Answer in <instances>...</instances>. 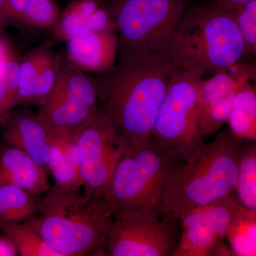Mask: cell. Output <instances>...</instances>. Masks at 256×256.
<instances>
[{
  "instance_id": "6da1fadb",
  "label": "cell",
  "mask_w": 256,
  "mask_h": 256,
  "mask_svg": "<svg viewBox=\"0 0 256 256\" xmlns=\"http://www.w3.org/2000/svg\"><path fill=\"white\" fill-rule=\"evenodd\" d=\"M180 69L166 54L124 55L96 80L99 107L129 146L150 140L166 90Z\"/></svg>"
},
{
  "instance_id": "7a4b0ae2",
  "label": "cell",
  "mask_w": 256,
  "mask_h": 256,
  "mask_svg": "<svg viewBox=\"0 0 256 256\" xmlns=\"http://www.w3.org/2000/svg\"><path fill=\"white\" fill-rule=\"evenodd\" d=\"M26 220L62 256H106L112 214L105 198L55 185Z\"/></svg>"
},
{
  "instance_id": "3957f363",
  "label": "cell",
  "mask_w": 256,
  "mask_h": 256,
  "mask_svg": "<svg viewBox=\"0 0 256 256\" xmlns=\"http://www.w3.org/2000/svg\"><path fill=\"white\" fill-rule=\"evenodd\" d=\"M242 141L230 130H224L205 144L197 158L178 165L165 186L160 216L180 220L193 208L234 192Z\"/></svg>"
},
{
  "instance_id": "277c9868",
  "label": "cell",
  "mask_w": 256,
  "mask_h": 256,
  "mask_svg": "<svg viewBox=\"0 0 256 256\" xmlns=\"http://www.w3.org/2000/svg\"><path fill=\"white\" fill-rule=\"evenodd\" d=\"M246 52L232 12L212 3L186 8L165 54L203 78L239 63Z\"/></svg>"
},
{
  "instance_id": "5b68a950",
  "label": "cell",
  "mask_w": 256,
  "mask_h": 256,
  "mask_svg": "<svg viewBox=\"0 0 256 256\" xmlns=\"http://www.w3.org/2000/svg\"><path fill=\"white\" fill-rule=\"evenodd\" d=\"M181 163L153 138L142 146H128L104 196L112 216L142 212L160 216L168 178Z\"/></svg>"
},
{
  "instance_id": "8992f818",
  "label": "cell",
  "mask_w": 256,
  "mask_h": 256,
  "mask_svg": "<svg viewBox=\"0 0 256 256\" xmlns=\"http://www.w3.org/2000/svg\"><path fill=\"white\" fill-rule=\"evenodd\" d=\"M186 8V0H114L121 56L166 53Z\"/></svg>"
},
{
  "instance_id": "52a82bcc",
  "label": "cell",
  "mask_w": 256,
  "mask_h": 256,
  "mask_svg": "<svg viewBox=\"0 0 256 256\" xmlns=\"http://www.w3.org/2000/svg\"><path fill=\"white\" fill-rule=\"evenodd\" d=\"M202 76L181 68L166 90L152 131L156 140L170 156L182 162L200 156L205 140L198 122V88Z\"/></svg>"
},
{
  "instance_id": "ba28073f",
  "label": "cell",
  "mask_w": 256,
  "mask_h": 256,
  "mask_svg": "<svg viewBox=\"0 0 256 256\" xmlns=\"http://www.w3.org/2000/svg\"><path fill=\"white\" fill-rule=\"evenodd\" d=\"M99 109L96 80L62 58L54 87L37 116L52 136L73 134Z\"/></svg>"
},
{
  "instance_id": "9c48e42d",
  "label": "cell",
  "mask_w": 256,
  "mask_h": 256,
  "mask_svg": "<svg viewBox=\"0 0 256 256\" xmlns=\"http://www.w3.org/2000/svg\"><path fill=\"white\" fill-rule=\"evenodd\" d=\"M72 136L78 152L84 193L104 198L114 170L129 144L100 107L97 114Z\"/></svg>"
},
{
  "instance_id": "30bf717a",
  "label": "cell",
  "mask_w": 256,
  "mask_h": 256,
  "mask_svg": "<svg viewBox=\"0 0 256 256\" xmlns=\"http://www.w3.org/2000/svg\"><path fill=\"white\" fill-rule=\"evenodd\" d=\"M174 220L156 212H124L112 216L106 256H172L178 242Z\"/></svg>"
},
{
  "instance_id": "8fae6325",
  "label": "cell",
  "mask_w": 256,
  "mask_h": 256,
  "mask_svg": "<svg viewBox=\"0 0 256 256\" xmlns=\"http://www.w3.org/2000/svg\"><path fill=\"white\" fill-rule=\"evenodd\" d=\"M240 206L233 192L215 201L198 206L183 216L181 236L172 256H228L224 242L234 213Z\"/></svg>"
},
{
  "instance_id": "7c38bea8",
  "label": "cell",
  "mask_w": 256,
  "mask_h": 256,
  "mask_svg": "<svg viewBox=\"0 0 256 256\" xmlns=\"http://www.w3.org/2000/svg\"><path fill=\"white\" fill-rule=\"evenodd\" d=\"M3 139L23 151L37 164L46 170L50 156L52 133L43 121L26 110L10 111L2 122Z\"/></svg>"
},
{
  "instance_id": "4fadbf2b",
  "label": "cell",
  "mask_w": 256,
  "mask_h": 256,
  "mask_svg": "<svg viewBox=\"0 0 256 256\" xmlns=\"http://www.w3.org/2000/svg\"><path fill=\"white\" fill-rule=\"evenodd\" d=\"M114 30L84 32L67 41L66 58L82 72L104 74L116 65L118 36Z\"/></svg>"
},
{
  "instance_id": "5bb4252c",
  "label": "cell",
  "mask_w": 256,
  "mask_h": 256,
  "mask_svg": "<svg viewBox=\"0 0 256 256\" xmlns=\"http://www.w3.org/2000/svg\"><path fill=\"white\" fill-rule=\"evenodd\" d=\"M116 30L108 10L99 0H76L66 6L54 26L58 40L67 42L88 31Z\"/></svg>"
},
{
  "instance_id": "9a60e30c",
  "label": "cell",
  "mask_w": 256,
  "mask_h": 256,
  "mask_svg": "<svg viewBox=\"0 0 256 256\" xmlns=\"http://www.w3.org/2000/svg\"><path fill=\"white\" fill-rule=\"evenodd\" d=\"M0 184L16 185L36 196L50 188L46 170L5 142L0 144Z\"/></svg>"
},
{
  "instance_id": "2e32d148",
  "label": "cell",
  "mask_w": 256,
  "mask_h": 256,
  "mask_svg": "<svg viewBox=\"0 0 256 256\" xmlns=\"http://www.w3.org/2000/svg\"><path fill=\"white\" fill-rule=\"evenodd\" d=\"M47 169L53 174L56 185L74 191L82 188L78 152L72 136H52Z\"/></svg>"
},
{
  "instance_id": "e0dca14e",
  "label": "cell",
  "mask_w": 256,
  "mask_h": 256,
  "mask_svg": "<svg viewBox=\"0 0 256 256\" xmlns=\"http://www.w3.org/2000/svg\"><path fill=\"white\" fill-rule=\"evenodd\" d=\"M255 78L242 82L236 90L228 120L229 130L242 140H256Z\"/></svg>"
},
{
  "instance_id": "ac0fdd59",
  "label": "cell",
  "mask_w": 256,
  "mask_h": 256,
  "mask_svg": "<svg viewBox=\"0 0 256 256\" xmlns=\"http://www.w3.org/2000/svg\"><path fill=\"white\" fill-rule=\"evenodd\" d=\"M16 185L0 184V222L22 223L36 214L40 200Z\"/></svg>"
},
{
  "instance_id": "d6986e66",
  "label": "cell",
  "mask_w": 256,
  "mask_h": 256,
  "mask_svg": "<svg viewBox=\"0 0 256 256\" xmlns=\"http://www.w3.org/2000/svg\"><path fill=\"white\" fill-rule=\"evenodd\" d=\"M232 256H256V210L240 205L227 230Z\"/></svg>"
},
{
  "instance_id": "ffe728a7",
  "label": "cell",
  "mask_w": 256,
  "mask_h": 256,
  "mask_svg": "<svg viewBox=\"0 0 256 256\" xmlns=\"http://www.w3.org/2000/svg\"><path fill=\"white\" fill-rule=\"evenodd\" d=\"M0 230L13 242L22 256H62L28 224L0 222Z\"/></svg>"
},
{
  "instance_id": "44dd1931",
  "label": "cell",
  "mask_w": 256,
  "mask_h": 256,
  "mask_svg": "<svg viewBox=\"0 0 256 256\" xmlns=\"http://www.w3.org/2000/svg\"><path fill=\"white\" fill-rule=\"evenodd\" d=\"M16 20L40 28H54L60 16L54 0H9Z\"/></svg>"
},
{
  "instance_id": "7402d4cb",
  "label": "cell",
  "mask_w": 256,
  "mask_h": 256,
  "mask_svg": "<svg viewBox=\"0 0 256 256\" xmlns=\"http://www.w3.org/2000/svg\"><path fill=\"white\" fill-rule=\"evenodd\" d=\"M240 204L256 210V146H242L238 161V178L235 190Z\"/></svg>"
},
{
  "instance_id": "603a6c76",
  "label": "cell",
  "mask_w": 256,
  "mask_h": 256,
  "mask_svg": "<svg viewBox=\"0 0 256 256\" xmlns=\"http://www.w3.org/2000/svg\"><path fill=\"white\" fill-rule=\"evenodd\" d=\"M50 52L48 46L36 48L20 64L18 94L15 100V106L28 105L37 75Z\"/></svg>"
},
{
  "instance_id": "cb8c5ba5",
  "label": "cell",
  "mask_w": 256,
  "mask_h": 256,
  "mask_svg": "<svg viewBox=\"0 0 256 256\" xmlns=\"http://www.w3.org/2000/svg\"><path fill=\"white\" fill-rule=\"evenodd\" d=\"M20 64L12 52L0 62V127L6 114L15 107Z\"/></svg>"
},
{
  "instance_id": "d4e9b609",
  "label": "cell",
  "mask_w": 256,
  "mask_h": 256,
  "mask_svg": "<svg viewBox=\"0 0 256 256\" xmlns=\"http://www.w3.org/2000/svg\"><path fill=\"white\" fill-rule=\"evenodd\" d=\"M62 60V56L54 55L50 52L47 55L37 75L28 106L40 107L46 101L54 87Z\"/></svg>"
},
{
  "instance_id": "484cf974",
  "label": "cell",
  "mask_w": 256,
  "mask_h": 256,
  "mask_svg": "<svg viewBox=\"0 0 256 256\" xmlns=\"http://www.w3.org/2000/svg\"><path fill=\"white\" fill-rule=\"evenodd\" d=\"M235 92L198 114V127L204 140L218 132L228 120Z\"/></svg>"
},
{
  "instance_id": "4316f807",
  "label": "cell",
  "mask_w": 256,
  "mask_h": 256,
  "mask_svg": "<svg viewBox=\"0 0 256 256\" xmlns=\"http://www.w3.org/2000/svg\"><path fill=\"white\" fill-rule=\"evenodd\" d=\"M247 52H256V0L232 12Z\"/></svg>"
},
{
  "instance_id": "83f0119b",
  "label": "cell",
  "mask_w": 256,
  "mask_h": 256,
  "mask_svg": "<svg viewBox=\"0 0 256 256\" xmlns=\"http://www.w3.org/2000/svg\"><path fill=\"white\" fill-rule=\"evenodd\" d=\"M18 254V249L8 236H0V256H15Z\"/></svg>"
},
{
  "instance_id": "f1b7e54d",
  "label": "cell",
  "mask_w": 256,
  "mask_h": 256,
  "mask_svg": "<svg viewBox=\"0 0 256 256\" xmlns=\"http://www.w3.org/2000/svg\"><path fill=\"white\" fill-rule=\"evenodd\" d=\"M252 1V0H214L213 3L224 9L233 12L234 10L238 9L242 5Z\"/></svg>"
},
{
  "instance_id": "f546056e",
  "label": "cell",
  "mask_w": 256,
  "mask_h": 256,
  "mask_svg": "<svg viewBox=\"0 0 256 256\" xmlns=\"http://www.w3.org/2000/svg\"><path fill=\"white\" fill-rule=\"evenodd\" d=\"M0 10L5 16L16 18V14L9 0H0Z\"/></svg>"
},
{
  "instance_id": "4dcf8cb0",
  "label": "cell",
  "mask_w": 256,
  "mask_h": 256,
  "mask_svg": "<svg viewBox=\"0 0 256 256\" xmlns=\"http://www.w3.org/2000/svg\"><path fill=\"white\" fill-rule=\"evenodd\" d=\"M11 54V50L6 46L4 42L0 40V62L6 60Z\"/></svg>"
},
{
  "instance_id": "1f68e13d",
  "label": "cell",
  "mask_w": 256,
  "mask_h": 256,
  "mask_svg": "<svg viewBox=\"0 0 256 256\" xmlns=\"http://www.w3.org/2000/svg\"><path fill=\"white\" fill-rule=\"evenodd\" d=\"M3 16H5L4 14L2 12L1 10H0V24L2 22V20Z\"/></svg>"
}]
</instances>
